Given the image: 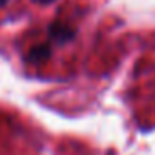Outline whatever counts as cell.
Returning a JSON list of instances; mask_svg holds the SVG:
<instances>
[{
    "label": "cell",
    "instance_id": "obj_1",
    "mask_svg": "<svg viewBox=\"0 0 155 155\" xmlns=\"http://www.w3.org/2000/svg\"><path fill=\"white\" fill-rule=\"evenodd\" d=\"M48 33H49V38L57 40L58 44H64V42H68V40H71L75 37V29L69 24H64V22H58V20L49 26Z\"/></svg>",
    "mask_w": 155,
    "mask_h": 155
},
{
    "label": "cell",
    "instance_id": "obj_3",
    "mask_svg": "<svg viewBox=\"0 0 155 155\" xmlns=\"http://www.w3.org/2000/svg\"><path fill=\"white\" fill-rule=\"evenodd\" d=\"M38 4H49V2H53V0H37Z\"/></svg>",
    "mask_w": 155,
    "mask_h": 155
},
{
    "label": "cell",
    "instance_id": "obj_2",
    "mask_svg": "<svg viewBox=\"0 0 155 155\" xmlns=\"http://www.w3.org/2000/svg\"><path fill=\"white\" fill-rule=\"evenodd\" d=\"M49 55H51V46L46 42V44H38V46L31 48V49H29V55H28V58H29L31 62H40V60L48 58Z\"/></svg>",
    "mask_w": 155,
    "mask_h": 155
},
{
    "label": "cell",
    "instance_id": "obj_4",
    "mask_svg": "<svg viewBox=\"0 0 155 155\" xmlns=\"http://www.w3.org/2000/svg\"><path fill=\"white\" fill-rule=\"evenodd\" d=\"M0 2H2V4H6V0H0Z\"/></svg>",
    "mask_w": 155,
    "mask_h": 155
}]
</instances>
